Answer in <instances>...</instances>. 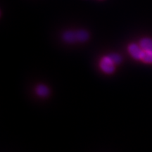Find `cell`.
<instances>
[{
    "label": "cell",
    "instance_id": "obj_7",
    "mask_svg": "<svg viewBox=\"0 0 152 152\" xmlns=\"http://www.w3.org/2000/svg\"><path fill=\"white\" fill-rule=\"evenodd\" d=\"M141 61L146 64H152V51L144 50Z\"/></svg>",
    "mask_w": 152,
    "mask_h": 152
},
{
    "label": "cell",
    "instance_id": "obj_5",
    "mask_svg": "<svg viewBox=\"0 0 152 152\" xmlns=\"http://www.w3.org/2000/svg\"><path fill=\"white\" fill-rule=\"evenodd\" d=\"M140 46L144 51H152V39L144 37L140 42Z\"/></svg>",
    "mask_w": 152,
    "mask_h": 152
},
{
    "label": "cell",
    "instance_id": "obj_8",
    "mask_svg": "<svg viewBox=\"0 0 152 152\" xmlns=\"http://www.w3.org/2000/svg\"><path fill=\"white\" fill-rule=\"evenodd\" d=\"M109 56L111 58V60L113 61V62L115 65H118V64H121L123 61V58L121 55L116 53H111V54H109Z\"/></svg>",
    "mask_w": 152,
    "mask_h": 152
},
{
    "label": "cell",
    "instance_id": "obj_6",
    "mask_svg": "<svg viewBox=\"0 0 152 152\" xmlns=\"http://www.w3.org/2000/svg\"><path fill=\"white\" fill-rule=\"evenodd\" d=\"M76 34H77V42H85L90 37V35H89L88 32L85 30H77Z\"/></svg>",
    "mask_w": 152,
    "mask_h": 152
},
{
    "label": "cell",
    "instance_id": "obj_2",
    "mask_svg": "<svg viewBox=\"0 0 152 152\" xmlns=\"http://www.w3.org/2000/svg\"><path fill=\"white\" fill-rule=\"evenodd\" d=\"M128 51L129 54L134 60L137 61H141L142 54H143L144 50L141 48L140 45H137V44L132 43L128 45Z\"/></svg>",
    "mask_w": 152,
    "mask_h": 152
},
{
    "label": "cell",
    "instance_id": "obj_3",
    "mask_svg": "<svg viewBox=\"0 0 152 152\" xmlns=\"http://www.w3.org/2000/svg\"><path fill=\"white\" fill-rule=\"evenodd\" d=\"M62 38L64 41H65L67 43L71 44L77 42L76 31H73V30H68V31L64 33L62 35Z\"/></svg>",
    "mask_w": 152,
    "mask_h": 152
},
{
    "label": "cell",
    "instance_id": "obj_4",
    "mask_svg": "<svg viewBox=\"0 0 152 152\" xmlns=\"http://www.w3.org/2000/svg\"><path fill=\"white\" fill-rule=\"evenodd\" d=\"M35 92L39 96L41 97H46L49 94V89L45 85H38L35 87Z\"/></svg>",
    "mask_w": 152,
    "mask_h": 152
},
{
    "label": "cell",
    "instance_id": "obj_1",
    "mask_svg": "<svg viewBox=\"0 0 152 152\" xmlns=\"http://www.w3.org/2000/svg\"><path fill=\"white\" fill-rule=\"evenodd\" d=\"M115 64L113 62L111 58L107 56H104L102 58L99 62V67L104 73L106 74H112L115 71Z\"/></svg>",
    "mask_w": 152,
    "mask_h": 152
}]
</instances>
